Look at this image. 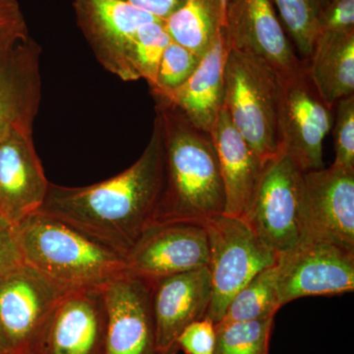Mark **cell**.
Returning <instances> with one entry per match:
<instances>
[{"mask_svg":"<svg viewBox=\"0 0 354 354\" xmlns=\"http://www.w3.org/2000/svg\"><path fill=\"white\" fill-rule=\"evenodd\" d=\"M304 239L354 252V169L332 165L304 172Z\"/></svg>","mask_w":354,"mask_h":354,"instance_id":"obj_16","label":"cell"},{"mask_svg":"<svg viewBox=\"0 0 354 354\" xmlns=\"http://www.w3.org/2000/svg\"><path fill=\"white\" fill-rule=\"evenodd\" d=\"M223 36L228 50L257 58L279 77L304 67L272 0H227Z\"/></svg>","mask_w":354,"mask_h":354,"instance_id":"obj_9","label":"cell"},{"mask_svg":"<svg viewBox=\"0 0 354 354\" xmlns=\"http://www.w3.org/2000/svg\"><path fill=\"white\" fill-rule=\"evenodd\" d=\"M223 2H225V7H227V0H223Z\"/></svg>","mask_w":354,"mask_h":354,"instance_id":"obj_35","label":"cell"},{"mask_svg":"<svg viewBox=\"0 0 354 354\" xmlns=\"http://www.w3.org/2000/svg\"><path fill=\"white\" fill-rule=\"evenodd\" d=\"M276 264L260 272L235 293L218 323L274 318L283 307L279 301Z\"/></svg>","mask_w":354,"mask_h":354,"instance_id":"obj_23","label":"cell"},{"mask_svg":"<svg viewBox=\"0 0 354 354\" xmlns=\"http://www.w3.org/2000/svg\"><path fill=\"white\" fill-rule=\"evenodd\" d=\"M130 6L152 14L158 19L165 21L176 12L185 0H121Z\"/></svg>","mask_w":354,"mask_h":354,"instance_id":"obj_33","label":"cell"},{"mask_svg":"<svg viewBox=\"0 0 354 354\" xmlns=\"http://www.w3.org/2000/svg\"><path fill=\"white\" fill-rule=\"evenodd\" d=\"M305 62L312 83L330 106L354 95V31L321 32Z\"/></svg>","mask_w":354,"mask_h":354,"instance_id":"obj_21","label":"cell"},{"mask_svg":"<svg viewBox=\"0 0 354 354\" xmlns=\"http://www.w3.org/2000/svg\"><path fill=\"white\" fill-rule=\"evenodd\" d=\"M208 235L212 299L206 317L218 324L235 293L260 272L277 263L243 218L221 215L205 221Z\"/></svg>","mask_w":354,"mask_h":354,"instance_id":"obj_5","label":"cell"},{"mask_svg":"<svg viewBox=\"0 0 354 354\" xmlns=\"http://www.w3.org/2000/svg\"><path fill=\"white\" fill-rule=\"evenodd\" d=\"M171 39L162 20L147 23L137 32L130 55V66L135 81H147L149 87L155 85L158 64Z\"/></svg>","mask_w":354,"mask_h":354,"instance_id":"obj_26","label":"cell"},{"mask_svg":"<svg viewBox=\"0 0 354 354\" xmlns=\"http://www.w3.org/2000/svg\"><path fill=\"white\" fill-rule=\"evenodd\" d=\"M281 306L298 298L354 290V252L329 242L304 239L277 260Z\"/></svg>","mask_w":354,"mask_h":354,"instance_id":"obj_10","label":"cell"},{"mask_svg":"<svg viewBox=\"0 0 354 354\" xmlns=\"http://www.w3.org/2000/svg\"><path fill=\"white\" fill-rule=\"evenodd\" d=\"M334 147L335 167L354 169V95L335 104Z\"/></svg>","mask_w":354,"mask_h":354,"instance_id":"obj_28","label":"cell"},{"mask_svg":"<svg viewBox=\"0 0 354 354\" xmlns=\"http://www.w3.org/2000/svg\"><path fill=\"white\" fill-rule=\"evenodd\" d=\"M225 19L223 0H185L164 22L172 41L204 57L220 36Z\"/></svg>","mask_w":354,"mask_h":354,"instance_id":"obj_22","label":"cell"},{"mask_svg":"<svg viewBox=\"0 0 354 354\" xmlns=\"http://www.w3.org/2000/svg\"><path fill=\"white\" fill-rule=\"evenodd\" d=\"M298 57L306 62L313 50L324 16L334 0H272Z\"/></svg>","mask_w":354,"mask_h":354,"instance_id":"obj_24","label":"cell"},{"mask_svg":"<svg viewBox=\"0 0 354 354\" xmlns=\"http://www.w3.org/2000/svg\"><path fill=\"white\" fill-rule=\"evenodd\" d=\"M354 31V0H334L324 16L321 32Z\"/></svg>","mask_w":354,"mask_h":354,"instance_id":"obj_31","label":"cell"},{"mask_svg":"<svg viewBox=\"0 0 354 354\" xmlns=\"http://www.w3.org/2000/svg\"><path fill=\"white\" fill-rule=\"evenodd\" d=\"M0 354H17L0 326Z\"/></svg>","mask_w":354,"mask_h":354,"instance_id":"obj_34","label":"cell"},{"mask_svg":"<svg viewBox=\"0 0 354 354\" xmlns=\"http://www.w3.org/2000/svg\"><path fill=\"white\" fill-rule=\"evenodd\" d=\"M28 26L18 0H0V38Z\"/></svg>","mask_w":354,"mask_h":354,"instance_id":"obj_32","label":"cell"},{"mask_svg":"<svg viewBox=\"0 0 354 354\" xmlns=\"http://www.w3.org/2000/svg\"><path fill=\"white\" fill-rule=\"evenodd\" d=\"M208 235L194 221L153 223L127 256V271L149 281L209 267Z\"/></svg>","mask_w":354,"mask_h":354,"instance_id":"obj_12","label":"cell"},{"mask_svg":"<svg viewBox=\"0 0 354 354\" xmlns=\"http://www.w3.org/2000/svg\"><path fill=\"white\" fill-rule=\"evenodd\" d=\"M23 263L14 227L0 216V279Z\"/></svg>","mask_w":354,"mask_h":354,"instance_id":"obj_30","label":"cell"},{"mask_svg":"<svg viewBox=\"0 0 354 354\" xmlns=\"http://www.w3.org/2000/svg\"><path fill=\"white\" fill-rule=\"evenodd\" d=\"M73 8L77 26L102 68L124 82L135 81L130 55L137 32L160 19L121 0H74Z\"/></svg>","mask_w":354,"mask_h":354,"instance_id":"obj_11","label":"cell"},{"mask_svg":"<svg viewBox=\"0 0 354 354\" xmlns=\"http://www.w3.org/2000/svg\"><path fill=\"white\" fill-rule=\"evenodd\" d=\"M227 51L223 28L193 75L169 94L153 97L155 102L169 104L194 127L211 133L223 108V68Z\"/></svg>","mask_w":354,"mask_h":354,"instance_id":"obj_20","label":"cell"},{"mask_svg":"<svg viewBox=\"0 0 354 354\" xmlns=\"http://www.w3.org/2000/svg\"><path fill=\"white\" fill-rule=\"evenodd\" d=\"M71 290L25 263L0 279V326L16 353L30 354L51 312Z\"/></svg>","mask_w":354,"mask_h":354,"instance_id":"obj_13","label":"cell"},{"mask_svg":"<svg viewBox=\"0 0 354 354\" xmlns=\"http://www.w3.org/2000/svg\"><path fill=\"white\" fill-rule=\"evenodd\" d=\"M177 346L186 354L215 353L216 324L208 317L191 323L179 335Z\"/></svg>","mask_w":354,"mask_h":354,"instance_id":"obj_29","label":"cell"},{"mask_svg":"<svg viewBox=\"0 0 354 354\" xmlns=\"http://www.w3.org/2000/svg\"><path fill=\"white\" fill-rule=\"evenodd\" d=\"M202 57L171 41L160 58L155 85L151 88L153 97L169 94L183 86L196 71Z\"/></svg>","mask_w":354,"mask_h":354,"instance_id":"obj_27","label":"cell"},{"mask_svg":"<svg viewBox=\"0 0 354 354\" xmlns=\"http://www.w3.org/2000/svg\"><path fill=\"white\" fill-rule=\"evenodd\" d=\"M32 134L16 130L0 142V216L13 227L41 208L50 187Z\"/></svg>","mask_w":354,"mask_h":354,"instance_id":"obj_18","label":"cell"},{"mask_svg":"<svg viewBox=\"0 0 354 354\" xmlns=\"http://www.w3.org/2000/svg\"><path fill=\"white\" fill-rule=\"evenodd\" d=\"M14 230L25 264L68 288L104 286L127 271L120 253L44 212Z\"/></svg>","mask_w":354,"mask_h":354,"instance_id":"obj_3","label":"cell"},{"mask_svg":"<svg viewBox=\"0 0 354 354\" xmlns=\"http://www.w3.org/2000/svg\"><path fill=\"white\" fill-rule=\"evenodd\" d=\"M152 281L158 354H176L177 339L191 323L206 317L212 299L209 267Z\"/></svg>","mask_w":354,"mask_h":354,"instance_id":"obj_17","label":"cell"},{"mask_svg":"<svg viewBox=\"0 0 354 354\" xmlns=\"http://www.w3.org/2000/svg\"><path fill=\"white\" fill-rule=\"evenodd\" d=\"M223 78V109L232 124L265 162L278 156V74L257 58L230 50L225 57Z\"/></svg>","mask_w":354,"mask_h":354,"instance_id":"obj_4","label":"cell"},{"mask_svg":"<svg viewBox=\"0 0 354 354\" xmlns=\"http://www.w3.org/2000/svg\"><path fill=\"white\" fill-rule=\"evenodd\" d=\"M165 145V183L153 223H203L225 213V195L212 134L156 102Z\"/></svg>","mask_w":354,"mask_h":354,"instance_id":"obj_2","label":"cell"},{"mask_svg":"<svg viewBox=\"0 0 354 354\" xmlns=\"http://www.w3.org/2000/svg\"><path fill=\"white\" fill-rule=\"evenodd\" d=\"M279 153L302 172L323 169V142L332 129L334 106L319 94L306 62L297 73L279 77Z\"/></svg>","mask_w":354,"mask_h":354,"instance_id":"obj_7","label":"cell"},{"mask_svg":"<svg viewBox=\"0 0 354 354\" xmlns=\"http://www.w3.org/2000/svg\"><path fill=\"white\" fill-rule=\"evenodd\" d=\"M211 134L225 188L223 214L243 218L250 208L267 162L247 143L223 108Z\"/></svg>","mask_w":354,"mask_h":354,"instance_id":"obj_19","label":"cell"},{"mask_svg":"<svg viewBox=\"0 0 354 354\" xmlns=\"http://www.w3.org/2000/svg\"><path fill=\"white\" fill-rule=\"evenodd\" d=\"M274 318L216 324L214 354H269Z\"/></svg>","mask_w":354,"mask_h":354,"instance_id":"obj_25","label":"cell"},{"mask_svg":"<svg viewBox=\"0 0 354 354\" xmlns=\"http://www.w3.org/2000/svg\"><path fill=\"white\" fill-rule=\"evenodd\" d=\"M106 327L104 354H158L152 281L125 271L102 286Z\"/></svg>","mask_w":354,"mask_h":354,"instance_id":"obj_15","label":"cell"},{"mask_svg":"<svg viewBox=\"0 0 354 354\" xmlns=\"http://www.w3.org/2000/svg\"><path fill=\"white\" fill-rule=\"evenodd\" d=\"M41 46L26 26L0 38V142L34 130L41 102Z\"/></svg>","mask_w":354,"mask_h":354,"instance_id":"obj_8","label":"cell"},{"mask_svg":"<svg viewBox=\"0 0 354 354\" xmlns=\"http://www.w3.org/2000/svg\"><path fill=\"white\" fill-rule=\"evenodd\" d=\"M165 183V145L160 120L138 160L118 176L84 187L50 183L39 211L120 253L125 259L155 218Z\"/></svg>","mask_w":354,"mask_h":354,"instance_id":"obj_1","label":"cell"},{"mask_svg":"<svg viewBox=\"0 0 354 354\" xmlns=\"http://www.w3.org/2000/svg\"><path fill=\"white\" fill-rule=\"evenodd\" d=\"M106 327L102 286L73 288L51 312L30 354H104Z\"/></svg>","mask_w":354,"mask_h":354,"instance_id":"obj_14","label":"cell"},{"mask_svg":"<svg viewBox=\"0 0 354 354\" xmlns=\"http://www.w3.org/2000/svg\"><path fill=\"white\" fill-rule=\"evenodd\" d=\"M243 220L278 257L304 241V172L283 153L268 160Z\"/></svg>","mask_w":354,"mask_h":354,"instance_id":"obj_6","label":"cell"}]
</instances>
